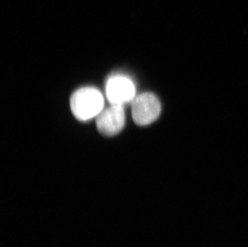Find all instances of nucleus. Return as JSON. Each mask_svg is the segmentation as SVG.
Segmentation results:
<instances>
[{
    "label": "nucleus",
    "instance_id": "nucleus-1",
    "mask_svg": "<svg viewBox=\"0 0 248 247\" xmlns=\"http://www.w3.org/2000/svg\"><path fill=\"white\" fill-rule=\"evenodd\" d=\"M103 96L101 92L92 87L78 89L71 96V110L80 122H86L97 117L103 110Z\"/></svg>",
    "mask_w": 248,
    "mask_h": 247
},
{
    "label": "nucleus",
    "instance_id": "nucleus-2",
    "mask_svg": "<svg viewBox=\"0 0 248 247\" xmlns=\"http://www.w3.org/2000/svg\"><path fill=\"white\" fill-rule=\"evenodd\" d=\"M161 109V103L157 96L151 93H144L133 101L132 117L138 125H148L159 117Z\"/></svg>",
    "mask_w": 248,
    "mask_h": 247
},
{
    "label": "nucleus",
    "instance_id": "nucleus-3",
    "mask_svg": "<svg viewBox=\"0 0 248 247\" xmlns=\"http://www.w3.org/2000/svg\"><path fill=\"white\" fill-rule=\"evenodd\" d=\"M125 114L122 105H111L103 109L96 118V127L99 133L104 136L117 135L124 128Z\"/></svg>",
    "mask_w": 248,
    "mask_h": 247
},
{
    "label": "nucleus",
    "instance_id": "nucleus-4",
    "mask_svg": "<svg viewBox=\"0 0 248 247\" xmlns=\"http://www.w3.org/2000/svg\"><path fill=\"white\" fill-rule=\"evenodd\" d=\"M134 83L126 77L116 76L108 79L106 84V96L111 105L128 103L135 96Z\"/></svg>",
    "mask_w": 248,
    "mask_h": 247
}]
</instances>
